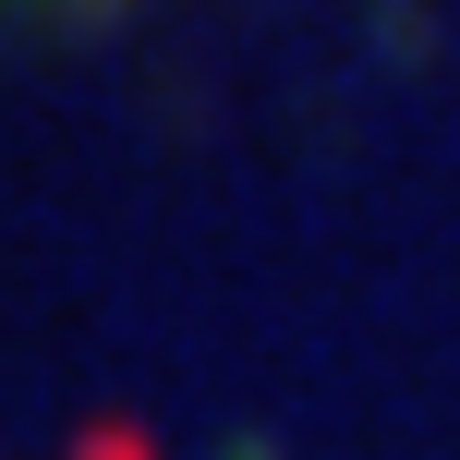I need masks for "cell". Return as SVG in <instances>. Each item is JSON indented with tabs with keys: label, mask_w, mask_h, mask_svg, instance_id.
<instances>
[{
	"label": "cell",
	"mask_w": 460,
	"mask_h": 460,
	"mask_svg": "<svg viewBox=\"0 0 460 460\" xmlns=\"http://www.w3.org/2000/svg\"><path fill=\"white\" fill-rule=\"evenodd\" d=\"M73 460H158V448H146L134 424H97V437H73Z\"/></svg>",
	"instance_id": "cell-1"
}]
</instances>
